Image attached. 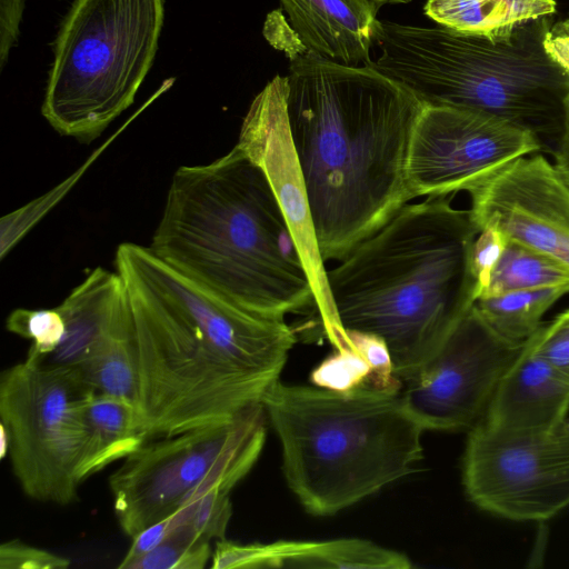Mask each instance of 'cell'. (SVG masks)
Segmentation results:
<instances>
[{
	"instance_id": "31",
	"label": "cell",
	"mask_w": 569,
	"mask_h": 569,
	"mask_svg": "<svg viewBox=\"0 0 569 569\" xmlns=\"http://www.w3.org/2000/svg\"><path fill=\"white\" fill-rule=\"evenodd\" d=\"M552 40L562 56L569 61V17L553 23Z\"/></svg>"
},
{
	"instance_id": "16",
	"label": "cell",
	"mask_w": 569,
	"mask_h": 569,
	"mask_svg": "<svg viewBox=\"0 0 569 569\" xmlns=\"http://www.w3.org/2000/svg\"><path fill=\"white\" fill-rule=\"evenodd\" d=\"M411 566L406 555L359 538L244 545L222 539L216 541L211 557L213 569H408Z\"/></svg>"
},
{
	"instance_id": "6",
	"label": "cell",
	"mask_w": 569,
	"mask_h": 569,
	"mask_svg": "<svg viewBox=\"0 0 569 569\" xmlns=\"http://www.w3.org/2000/svg\"><path fill=\"white\" fill-rule=\"evenodd\" d=\"M137 243H121L116 271L134 326L138 400L148 439L231 420L272 387L218 352L162 291Z\"/></svg>"
},
{
	"instance_id": "3",
	"label": "cell",
	"mask_w": 569,
	"mask_h": 569,
	"mask_svg": "<svg viewBox=\"0 0 569 569\" xmlns=\"http://www.w3.org/2000/svg\"><path fill=\"white\" fill-rule=\"evenodd\" d=\"M149 249L207 292L284 318L315 309L311 281L264 171L238 144L173 173Z\"/></svg>"
},
{
	"instance_id": "11",
	"label": "cell",
	"mask_w": 569,
	"mask_h": 569,
	"mask_svg": "<svg viewBox=\"0 0 569 569\" xmlns=\"http://www.w3.org/2000/svg\"><path fill=\"white\" fill-rule=\"evenodd\" d=\"M523 342L499 336L475 305L438 351L408 380L401 398L423 430H470Z\"/></svg>"
},
{
	"instance_id": "22",
	"label": "cell",
	"mask_w": 569,
	"mask_h": 569,
	"mask_svg": "<svg viewBox=\"0 0 569 569\" xmlns=\"http://www.w3.org/2000/svg\"><path fill=\"white\" fill-rule=\"evenodd\" d=\"M230 491L214 488L183 505L167 517L169 528L188 529L200 540L226 539V531L232 516Z\"/></svg>"
},
{
	"instance_id": "27",
	"label": "cell",
	"mask_w": 569,
	"mask_h": 569,
	"mask_svg": "<svg viewBox=\"0 0 569 569\" xmlns=\"http://www.w3.org/2000/svg\"><path fill=\"white\" fill-rule=\"evenodd\" d=\"M70 559L20 540L3 542L0 547L1 569H67Z\"/></svg>"
},
{
	"instance_id": "28",
	"label": "cell",
	"mask_w": 569,
	"mask_h": 569,
	"mask_svg": "<svg viewBox=\"0 0 569 569\" xmlns=\"http://www.w3.org/2000/svg\"><path fill=\"white\" fill-rule=\"evenodd\" d=\"M507 241V237L493 227L481 229L477 236L472 248V267L480 295L488 286L491 272L500 259Z\"/></svg>"
},
{
	"instance_id": "8",
	"label": "cell",
	"mask_w": 569,
	"mask_h": 569,
	"mask_svg": "<svg viewBox=\"0 0 569 569\" xmlns=\"http://www.w3.org/2000/svg\"><path fill=\"white\" fill-rule=\"evenodd\" d=\"M266 418L258 403L219 425L146 440L109 478L122 531L132 538L208 490L231 491L263 448Z\"/></svg>"
},
{
	"instance_id": "14",
	"label": "cell",
	"mask_w": 569,
	"mask_h": 569,
	"mask_svg": "<svg viewBox=\"0 0 569 569\" xmlns=\"http://www.w3.org/2000/svg\"><path fill=\"white\" fill-rule=\"evenodd\" d=\"M468 193L480 230L493 227L569 266V188L542 154L510 161Z\"/></svg>"
},
{
	"instance_id": "10",
	"label": "cell",
	"mask_w": 569,
	"mask_h": 569,
	"mask_svg": "<svg viewBox=\"0 0 569 569\" xmlns=\"http://www.w3.org/2000/svg\"><path fill=\"white\" fill-rule=\"evenodd\" d=\"M462 483L481 510L543 521L569 506V418L547 431L509 433L478 422L469 430Z\"/></svg>"
},
{
	"instance_id": "21",
	"label": "cell",
	"mask_w": 569,
	"mask_h": 569,
	"mask_svg": "<svg viewBox=\"0 0 569 569\" xmlns=\"http://www.w3.org/2000/svg\"><path fill=\"white\" fill-rule=\"evenodd\" d=\"M569 284V266L542 251L508 239L488 286L479 297Z\"/></svg>"
},
{
	"instance_id": "25",
	"label": "cell",
	"mask_w": 569,
	"mask_h": 569,
	"mask_svg": "<svg viewBox=\"0 0 569 569\" xmlns=\"http://www.w3.org/2000/svg\"><path fill=\"white\" fill-rule=\"evenodd\" d=\"M311 380L316 386L335 390H348L368 380L375 383L369 362L351 346L336 349L312 371Z\"/></svg>"
},
{
	"instance_id": "9",
	"label": "cell",
	"mask_w": 569,
	"mask_h": 569,
	"mask_svg": "<svg viewBox=\"0 0 569 569\" xmlns=\"http://www.w3.org/2000/svg\"><path fill=\"white\" fill-rule=\"evenodd\" d=\"M91 392L66 367L24 360L2 372L0 423L10 436L13 473L31 499L56 505L76 499L87 436L82 407Z\"/></svg>"
},
{
	"instance_id": "15",
	"label": "cell",
	"mask_w": 569,
	"mask_h": 569,
	"mask_svg": "<svg viewBox=\"0 0 569 569\" xmlns=\"http://www.w3.org/2000/svg\"><path fill=\"white\" fill-rule=\"evenodd\" d=\"M569 378L556 369L527 339L500 378L479 421L509 433L541 432L568 419Z\"/></svg>"
},
{
	"instance_id": "30",
	"label": "cell",
	"mask_w": 569,
	"mask_h": 569,
	"mask_svg": "<svg viewBox=\"0 0 569 569\" xmlns=\"http://www.w3.org/2000/svg\"><path fill=\"white\" fill-rule=\"evenodd\" d=\"M555 168L569 188V96L565 101V117L559 141L553 150Z\"/></svg>"
},
{
	"instance_id": "18",
	"label": "cell",
	"mask_w": 569,
	"mask_h": 569,
	"mask_svg": "<svg viewBox=\"0 0 569 569\" xmlns=\"http://www.w3.org/2000/svg\"><path fill=\"white\" fill-rule=\"evenodd\" d=\"M82 415L87 436L78 470L80 482L124 459L148 440L139 410L121 397L91 392Z\"/></svg>"
},
{
	"instance_id": "1",
	"label": "cell",
	"mask_w": 569,
	"mask_h": 569,
	"mask_svg": "<svg viewBox=\"0 0 569 569\" xmlns=\"http://www.w3.org/2000/svg\"><path fill=\"white\" fill-rule=\"evenodd\" d=\"M287 113L325 262L340 260L415 199L408 161L425 104L363 64L311 52L289 64Z\"/></svg>"
},
{
	"instance_id": "12",
	"label": "cell",
	"mask_w": 569,
	"mask_h": 569,
	"mask_svg": "<svg viewBox=\"0 0 569 569\" xmlns=\"http://www.w3.org/2000/svg\"><path fill=\"white\" fill-rule=\"evenodd\" d=\"M543 150L532 132L483 113L425 106L408 161L415 199L468 192L510 161Z\"/></svg>"
},
{
	"instance_id": "7",
	"label": "cell",
	"mask_w": 569,
	"mask_h": 569,
	"mask_svg": "<svg viewBox=\"0 0 569 569\" xmlns=\"http://www.w3.org/2000/svg\"><path fill=\"white\" fill-rule=\"evenodd\" d=\"M164 21L163 0H73L52 46L41 113L88 143L134 101Z\"/></svg>"
},
{
	"instance_id": "26",
	"label": "cell",
	"mask_w": 569,
	"mask_h": 569,
	"mask_svg": "<svg viewBox=\"0 0 569 569\" xmlns=\"http://www.w3.org/2000/svg\"><path fill=\"white\" fill-rule=\"evenodd\" d=\"M536 351L569 378V309L530 337Z\"/></svg>"
},
{
	"instance_id": "4",
	"label": "cell",
	"mask_w": 569,
	"mask_h": 569,
	"mask_svg": "<svg viewBox=\"0 0 569 569\" xmlns=\"http://www.w3.org/2000/svg\"><path fill=\"white\" fill-rule=\"evenodd\" d=\"M552 16L499 34L379 20V56L367 66L425 106L491 116L535 133L553 152L569 96V61L552 40Z\"/></svg>"
},
{
	"instance_id": "33",
	"label": "cell",
	"mask_w": 569,
	"mask_h": 569,
	"mask_svg": "<svg viewBox=\"0 0 569 569\" xmlns=\"http://www.w3.org/2000/svg\"><path fill=\"white\" fill-rule=\"evenodd\" d=\"M372 2H375L376 4H378L379 7L383 6V4H398V3H408L412 0H370Z\"/></svg>"
},
{
	"instance_id": "5",
	"label": "cell",
	"mask_w": 569,
	"mask_h": 569,
	"mask_svg": "<svg viewBox=\"0 0 569 569\" xmlns=\"http://www.w3.org/2000/svg\"><path fill=\"white\" fill-rule=\"evenodd\" d=\"M402 385L348 390L277 381L262 406L282 449L287 483L305 509L333 515L413 471L423 428Z\"/></svg>"
},
{
	"instance_id": "29",
	"label": "cell",
	"mask_w": 569,
	"mask_h": 569,
	"mask_svg": "<svg viewBox=\"0 0 569 569\" xmlns=\"http://www.w3.org/2000/svg\"><path fill=\"white\" fill-rule=\"evenodd\" d=\"M26 0H0V71L19 41Z\"/></svg>"
},
{
	"instance_id": "23",
	"label": "cell",
	"mask_w": 569,
	"mask_h": 569,
	"mask_svg": "<svg viewBox=\"0 0 569 569\" xmlns=\"http://www.w3.org/2000/svg\"><path fill=\"white\" fill-rule=\"evenodd\" d=\"M209 541L184 528H171L152 550L131 562L128 569H202L212 557Z\"/></svg>"
},
{
	"instance_id": "13",
	"label": "cell",
	"mask_w": 569,
	"mask_h": 569,
	"mask_svg": "<svg viewBox=\"0 0 569 569\" xmlns=\"http://www.w3.org/2000/svg\"><path fill=\"white\" fill-rule=\"evenodd\" d=\"M287 76L277 74L254 97L243 118L237 144L266 173L309 274L315 309L329 341L346 337L332 303L315 232L303 174L287 113Z\"/></svg>"
},
{
	"instance_id": "2",
	"label": "cell",
	"mask_w": 569,
	"mask_h": 569,
	"mask_svg": "<svg viewBox=\"0 0 569 569\" xmlns=\"http://www.w3.org/2000/svg\"><path fill=\"white\" fill-rule=\"evenodd\" d=\"M450 196L402 206L327 270L341 329L379 337L401 382L441 347L479 298L480 229Z\"/></svg>"
},
{
	"instance_id": "32",
	"label": "cell",
	"mask_w": 569,
	"mask_h": 569,
	"mask_svg": "<svg viewBox=\"0 0 569 569\" xmlns=\"http://www.w3.org/2000/svg\"><path fill=\"white\" fill-rule=\"evenodd\" d=\"M0 457L3 459L8 456L10 449V436L7 429L0 423Z\"/></svg>"
},
{
	"instance_id": "17",
	"label": "cell",
	"mask_w": 569,
	"mask_h": 569,
	"mask_svg": "<svg viewBox=\"0 0 569 569\" xmlns=\"http://www.w3.org/2000/svg\"><path fill=\"white\" fill-rule=\"evenodd\" d=\"M308 52L358 67L376 43L379 6L370 0H278Z\"/></svg>"
},
{
	"instance_id": "19",
	"label": "cell",
	"mask_w": 569,
	"mask_h": 569,
	"mask_svg": "<svg viewBox=\"0 0 569 569\" xmlns=\"http://www.w3.org/2000/svg\"><path fill=\"white\" fill-rule=\"evenodd\" d=\"M555 0H428L425 14L438 26L477 34H499L541 17H551Z\"/></svg>"
},
{
	"instance_id": "20",
	"label": "cell",
	"mask_w": 569,
	"mask_h": 569,
	"mask_svg": "<svg viewBox=\"0 0 569 569\" xmlns=\"http://www.w3.org/2000/svg\"><path fill=\"white\" fill-rule=\"evenodd\" d=\"M567 293L569 284L516 290L479 297L475 307L499 336L523 342L541 326L542 316Z\"/></svg>"
},
{
	"instance_id": "24",
	"label": "cell",
	"mask_w": 569,
	"mask_h": 569,
	"mask_svg": "<svg viewBox=\"0 0 569 569\" xmlns=\"http://www.w3.org/2000/svg\"><path fill=\"white\" fill-rule=\"evenodd\" d=\"M8 331L31 340L27 361L39 363L61 343L66 331L64 318L58 307L52 309L13 310L7 318Z\"/></svg>"
}]
</instances>
